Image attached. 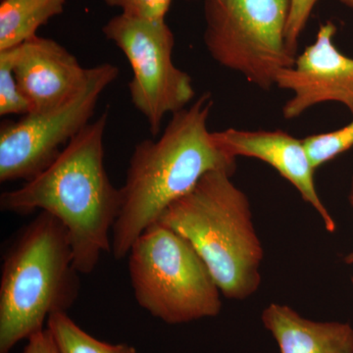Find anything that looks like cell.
I'll return each mask as SVG.
<instances>
[{
  "label": "cell",
  "mask_w": 353,
  "mask_h": 353,
  "mask_svg": "<svg viewBox=\"0 0 353 353\" xmlns=\"http://www.w3.org/2000/svg\"><path fill=\"white\" fill-rule=\"evenodd\" d=\"M213 103L212 95L205 92L171 115L159 139H143L134 148L111 234L115 259L127 257L137 239L209 172L234 175L236 158L225 152L208 130Z\"/></svg>",
  "instance_id": "cell-1"
},
{
  "label": "cell",
  "mask_w": 353,
  "mask_h": 353,
  "mask_svg": "<svg viewBox=\"0 0 353 353\" xmlns=\"http://www.w3.org/2000/svg\"><path fill=\"white\" fill-rule=\"evenodd\" d=\"M105 111L65 146L59 157L19 189L0 196V208L15 214L44 211L68 231L74 264L83 275L94 272L102 254L111 252V234L122 194L104 165Z\"/></svg>",
  "instance_id": "cell-2"
},
{
  "label": "cell",
  "mask_w": 353,
  "mask_h": 353,
  "mask_svg": "<svg viewBox=\"0 0 353 353\" xmlns=\"http://www.w3.org/2000/svg\"><path fill=\"white\" fill-rule=\"evenodd\" d=\"M232 176L209 172L158 222L189 241L227 299L243 301L261 284L264 252L248 197L232 182Z\"/></svg>",
  "instance_id": "cell-3"
},
{
  "label": "cell",
  "mask_w": 353,
  "mask_h": 353,
  "mask_svg": "<svg viewBox=\"0 0 353 353\" xmlns=\"http://www.w3.org/2000/svg\"><path fill=\"white\" fill-rule=\"evenodd\" d=\"M80 272L64 225L50 213L21 230L4 255L0 279V353L43 331L54 313L67 312L80 292Z\"/></svg>",
  "instance_id": "cell-4"
},
{
  "label": "cell",
  "mask_w": 353,
  "mask_h": 353,
  "mask_svg": "<svg viewBox=\"0 0 353 353\" xmlns=\"http://www.w3.org/2000/svg\"><path fill=\"white\" fill-rule=\"evenodd\" d=\"M129 275L141 308L166 324L215 317L222 308L221 290L189 241L154 223L130 250Z\"/></svg>",
  "instance_id": "cell-5"
},
{
  "label": "cell",
  "mask_w": 353,
  "mask_h": 353,
  "mask_svg": "<svg viewBox=\"0 0 353 353\" xmlns=\"http://www.w3.org/2000/svg\"><path fill=\"white\" fill-rule=\"evenodd\" d=\"M203 41L211 57L263 90L294 66L285 41L290 0H203Z\"/></svg>",
  "instance_id": "cell-6"
},
{
  "label": "cell",
  "mask_w": 353,
  "mask_h": 353,
  "mask_svg": "<svg viewBox=\"0 0 353 353\" xmlns=\"http://www.w3.org/2000/svg\"><path fill=\"white\" fill-rule=\"evenodd\" d=\"M102 32L126 57L132 71L130 99L157 137L164 118L189 106L196 95L192 77L174 63L173 32L165 20L120 13Z\"/></svg>",
  "instance_id": "cell-7"
},
{
  "label": "cell",
  "mask_w": 353,
  "mask_h": 353,
  "mask_svg": "<svg viewBox=\"0 0 353 353\" xmlns=\"http://www.w3.org/2000/svg\"><path fill=\"white\" fill-rule=\"evenodd\" d=\"M118 75L119 68L108 62L90 67L82 88L63 105L2 123L0 182H28L48 168L92 122L101 95Z\"/></svg>",
  "instance_id": "cell-8"
},
{
  "label": "cell",
  "mask_w": 353,
  "mask_h": 353,
  "mask_svg": "<svg viewBox=\"0 0 353 353\" xmlns=\"http://www.w3.org/2000/svg\"><path fill=\"white\" fill-rule=\"evenodd\" d=\"M336 32L331 21L320 26L314 43L296 57L294 66L279 72L276 85L292 97L283 106L285 119L299 117L323 102H339L353 114V58L333 43Z\"/></svg>",
  "instance_id": "cell-9"
},
{
  "label": "cell",
  "mask_w": 353,
  "mask_h": 353,
  "mask_svg": "<svg viewBox=\"0 0 353 353\" xmlns=\"http://www.w3.org/2000/svg\"><path fill=\"white\" fill-rule=\"evenodd\" d=\"M13 48L14 73L30 113L63 105L87 80L88 68L54 39L37 36Z\"/></svg>",
  "instance_id": "cell-10"
},
{
  "label": "cell",
  "mask_w": 353,
  "mask_h": 353,
  "mask_svg": "<svg viewBox=\"0 0 353 353\" xmlns=\"http://www.w3.org/2000/svg\"><path fill=\"white\" fill-rule=\"evenodd\" d=\"M213 137L217 145L231 157L257 158L275 168L299 190L303 201L315 209L327 231L336 232V222L316 190V169L309 159L303 139L281 130L245 131L233 128L213 132Z\"/></svg>",
  "instance_id": "cell-11"
},
{
  "label": "cell",
  "mask_w": 353,
  "mask_h": 353,
  "mask_svg": "<svg viewBox=\"0 0 353 353\" xmlns=\"http://www.w3.org/2000/svg\"><path fill=\"white\" fill-rule=\"evenodd\" d=\"M261 319L281 353H353V327L348 323L312 321L274 303Z\"/></svg>",
  "instance_id": "cell-12"
},
{
  "label": "cell",
  "mask_w": 353,
  "mask_h": 353,
  "mask_svg": "<svg viewBox=\"0 0 353 353\" xmlns=\"http://www.w3.org/2000/svg\"><path fill=\"white\" fill-rule=\"evenodd\" d=\"M67 0H1L0 50L38 36L39 28L61 15Z\"/></svg>",
  "instance_id": "cell-13"
},
{
  "label": "cell",
  "mask_w": 353,
  "mask_h": 353,
  "mask_svg": "<svg viewBox=\"0 0 353 353\" xmlns=\"http://www.w3.org/2000/svg\"><path fill=\"white\" fill-rule=\"evenodd\" d=\"M46 325L59 353H139L125 343L111 345L97 340L79 327L66 312L51 315Z\"/></svg>",
  "instance_id": "cell-14"
},
{
  "label": "cell",
  "mask_w": 353,
  "mask_h": 353,
  "mask_svg": "<svg viewBox=\"0 0 353 353\" xmlns=\"http://www.w3.org/2000/svg\"><path fill=\"white\" fill-rule=\"evenodd\" d=\"M303 143L312 166L319 168L353 148V120L336 131L309 136Z\"/></svg>",
  "instance_id": "cell-15"
},
{
  "label": "cell",
  "mask_w": 353,
  "mask_h": 353,
  "mask_svg": "<svg viewBox=\"0 0 353 353\" xmlns=\"http://www.w3.org/2000/svg\"><path fill=\"white\" fill-rule=\"evenodd\" d=\"M14 48L0 50V115H27L29 103L21 92L14 73Z\"/></svg>",
  "instance_id": "cell-16"
},
{
  "label": "cell",
  "mask_w": 353,
  "mask_h": 353,
  "mask_svg": "<svg viewBox=\"0 0 353 353\" xmlns=\"http://www.w3.org/2000/svg\"><path fill=\"white\" fill-rule=\"evenodd\" d=\"M109 7L120 9L121 13L150 20H165L172 0H103Z\"/></svg>",
  "instance_id": "cell-17"
},
{
  "label": "cell",
  "mask_w": 353,
  "mask_h": 353,
  "mask_svg": "<svg viewBox=\"0 0 353 353\" xmlns=\"http://www.w3.org/2000/svg\"><path fill=\"white\" fill-rule=\"evenodd\" d=\"M318 0H290L289 20L285 30V41L290 54L296 57L301 32L305 29L309 17Z\"/></svg>",
  "instance_id": "cell-18"
},
{
  "label": "cell",
  "mask_w": 353,
  "mask_h": 353,
  "mask_svg": "<svg viewBox=\"0 0 353 353\" xmlns=\"http://www.w3.org/2000/svg\"><path fill=\"white\" fill-rule=\"evenodd\" d=\"M27 341L23 353H59L48 328L34 334Z\"/></svg>",
  "instance_id": "cell-19"
},
{
  "label": "cell",
  "mask_w": 353,
  "mask_h": 353,
  "mask_svg": "<svg viewBox=\"0 0 353 353\" xmlns=\"http://www.w3.org/2000/svg\"><path fill=\"white\" fill-rule=\"evenodd\" d=\"M348 201H350V205L353 208V178L352 181V185H350V194H348ZM345 264L352 265L353 264V252L348 253L347 256L343 259Z\"/></svg>",
  "instance_id": "cell-20"
},
{
  "label": "cell",
  "mask_w": 353,
  "mask_h": 353,
  "mask_svg": "<svg viewBox=\"0 0 353 353\" xmlns=\"http://www.w3.org/2000/svg\"><path fill=\"white\" fill-rule=\"evenodd\" d=\"M341 3L345 4V6L350 7L353 9V0H338Z\"/></svg>",
  "instance_id": "cell-21"
},
{
  "label": "cell",
  "mask_w": 353,
  "mask_h": 353,
  "mask_svg": "<svg viewBox=\"0 0 353 353\" xmlns=\"http://www.w3.org/2000/svg\"><path fill=\"white\" fill-rule=\"evenodd\" d=\"M352 288H353V277H352Z\"/></svg>",
  "instance_id": "cell-22"
},
{
  "label": "cell",
  "mask_w": 353,
  "mask_h": 353,
  "mask_svg": "<svg viewBox=\"0 0 353 353\" xmlns=\"http://www.w3.org/2000/svg\"><path fill=\"white\" fill-rule=\"evenodd\" d=\"M202 1H203V0H202Z\"/></svg>",
  "instance_id": "cell-23"
}]
</instances>
